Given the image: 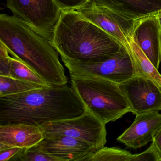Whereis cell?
Masks as SVG:
<instances>
[{
  "mask_svg": "<svg viewBox=\"0 0 161 161\" xmlns=\"http://www.w3.org/2000/svg\"><path fill=\"white\" fill-rule=\"evenodd\" d=\"M86 109L72 86H44L0 97V125L22 123L40 126L79 116Z\"/></svg>",
  "mask_w": 161,
  "mask_h": 161,
  "instance_id": "6da1fadb",
  "label": "cell"
},
{
  "mask_svg": "<svg viewBox=\"0 0 161 161\" xmlns=\"http://www.w3.org/2000/svg\"><path fill=\"white\" fill-rule=\"evenodd\" d=\"M0 42L13 57L24 63L50 85L67 84L59 53L51 42L14 16L0 15Z\"/></svg>",
  "mask_w": 161,
  "mask_h": 161,
  "instance_id": "7a4b0ae2",
  "label": "cell"
},
{
  "mask_svg": "<svg viewBox=\"0 0 161 161\" xmlns=\"http://www.w3.org/2000/svg\"><path fill=\"white\" fill-rule=\"evenodd\" d=\"M51 44L61 58L84 63L102 62L123 47L75 10L63 11Z\"/></svg>",
  "mask_w": 161,
  "mask_h": 161,
  "instance_id": "3957f363",
  "label": "cell"
},
{
  "mask_svg": "<svg viewBox=\"0 0 161 161\" xmlns=\"http://www.w3.org/2000/svg\"><path fill=\"white\" fill-rule=\"evenodd\" d=\"M71 86L90 111L105 124L131 112L119 84L98 77H70Z\"/></svg>",
  "mask_w": 161,
  "mask_h": 161,
  "instance_id": "277c9868",
  "label": "cell"
},
{
  "mask_svg": "<svg viewBox=\"0 0 161 161\" xmlns=\"http://www.w3.org/2000/svg\"><path fill=\"white\" fill-rule=\"evenodd\" d=\"M76 11L116 39L126 50L136 27L148 17L131 12L116 0H87Z\"/></svg>",
  "mask_w": 161,
  "mask_h": 161,
  "instance_id": "5b68a950",
  "label": "cell"
},
{
  "mask_svg": "<svg viewBox=\"0 0 161 161\" xmlns=\"http://www.w3.org/2000/svg\"><path fill=\"white\" fill-rule=\"evenodd\" d=\"M14 16L52 42L63 11L54 0H6Z\"/></svg>",
  "mask_w": 161,
  "mask_h": 161,
  "instance_id": "8992f818",
  "label": "cell"
},
{
  "mask_svg": "<svg viewBox=\"0 0 161 161\" xmlns=\"http://www.w3.org/2000/svg\"><path fill=\"white\" fill-rule=\"evenodd\" d=\"M106 124L92 113L86 109L79 116L63 120L47 122L40 126L44 139L60 136L74 137L85 141L96 150L106 144Z\"/></svg>",
  "mask_w": 161,
  "mask_h": 161,
  "instance_id": "52a82bcc",
  "label": "cell"
},
{
  "mask_svg": "<svg viewBox=\"0 0 161 161\" xmlns=\"http://www.w3.org/2000/svg\"><path fill=\"white\" fill-rule=\"evenodd\" d=\"M61 59L70 77H98L119 84L135 75L130 56L123 47L110 58L98 63Z\"/></svg>",
  "mask_w": 161,
  "mask_h": 161,
  "instance_id": "ba28073f",
  "label": "cell"
},
{
  "mask_svg": "<svg viewBox=\"0 0 161 161\" xmlns=\"http://www.w3.org/2000/svg\"><path fill=\"white\" fill-rule=\"evenodd\" d=\"M119 86L133 114L161 111V90L151 80L134 75Z\"/></svg>",
  "mask_w": 161,
  "mask_h": 161,
  "instance_id": "9c48e42d",
  "label": "cell"
},
{
  "mask_svg": "<svg viewBox=\"0 0 161 161\" xmlns=\"http://www.w3.org/2000/svg\"><path fill=\"white\" fill-rule=\"evenodd\" d=\"M161 128V114L157 111L136 115L130 126L117 140L130 148L137 149L152 142Z\"/></svg>",
  "mask_w": 161,
  "mask_h": 161,
  "instance_id": "30bf717a",
  "label": "cell"
},
{
  "mask_svg": "<svg viewBox=\"0 0 161 161\" xmlns=\"http://www.w3.org/2000/svg\"><path fill=\"white\" fill-rule=\"evenodd\" d=\"M158 14L142 20L133 35L134 40L157 69L161 63V27Z\"/></svg>",
  "mask_w": 161,
  "mask_h": 161,
  "instance_id": "8fae6325",
  "label": "cell"
},
{
  "mask_svg": "<svg viewBox=\"0 0 161 161\" xmlns=\"http://www.w3.org/2000/svg\"><path fill=\"white\" fill-rule=\"evenodd\" d=\"M40 126L22 123L0 125V150L9 148H27L44 140Z\"/></svg>",
  "mask_w": 161,
  "mask_h": 161,
  "instance_id": "7c38bea8",
  "label": "cell"
},
{
  "mask_svg": "<svg viewBox=\"0 0 161 161\" xmlns=\"http://www.w3.org/2000/svg\"><path fill=\"white\" fill-rule=\"evenodd\" d=\"M40 144L44 152L62 161H82L97 151L86 142L70 136L46 138Z\"/></svg>",
  "mask_w": 161,
  "mask_h": 161,
  "instance_id": "4fadbf2b",
  "label": "cell"
},
{
  "mask_svg": "<svg viewBox=\"0 0 161 161\" xmlns=\"http://www.w3.org/2000/svg\"><path fill=\"white\" fill-rule=\"evenodd\" d=\"M127 51L132 62L135 75L142 76L151 80L161 90V74L144 54L133 37Z\"/></svg>",
  "mask_w": 161,
  "mask_h": 161,
  "instance_id": "5bb4252c",
  "label": "cell"
},
{
  "mask_svg": "<svg viewBox=\"0 0 161 161\" xmlns=\"http://www.w3.org/2000/svg\"><path fill=\"white\" fill-rule=\"evenodd\" d=\"M44 86L12 77L0 76V97L24 93Z\"/></svg>",
  "mask_w": 161,
  "mask_h": 161,
  "instance_id": "9a60e30c",
  "label": "cell"
},
{
  "mask_svg": "<svg viewBox=\"0 0 161 161\" xmlns=\"http://www.w3.org/2000/svg\"><path fill=\"white\" fill-rule=\"evenodd\" d=\"M136 154L116 147H104L82 161H135Z\"/></svg>",
  "mask_w": 161,
  "mask_h": 161,
  "instance_id": "2e32d148",
  "label": "cell"
},
{
  "mask_svg": "<svg viewBox=\"0 0 161 161\" xmlns=\"http://www.w3.org/2000/svg\"><path fill=\"white\" fill-rule=\"evenodd\" d=\"M127 9L144 17L158 14L161 12V0H116Z\"/></svg>",
  "mask_w": 161,
  "mask_h": 161,
  "instance_id": "e0dca14e",
  "label": "cell"
},
{
  "mask_svg": "<svg viewBox=\"0 0 161 161\" xmlns=\"http://www.w3.org/2000/svg\"><path fill=\"white\" fill-rule=\"evenodd\" d=\"M10 77L35 83L45 86H52L24 63L14 57H12L11 60Z\"/></svg>",
  "mask_w": 161,
  "mask_h": 161,
  "instance_id": "ac0fdd59",
  "label": "cell"
},
{
  "mask_svg": "<svg viewBox=\"0 0 161 161\" xmlns=\"http://www.w3.org/2000/svg\"><path fill=\"white\" fill-rule=\"evenodd\" d=\"M11 161H62L43 151L40 143L27 148H23Z\"/></svg>",
  "mask_w": 161,
  "mask_h": 161,
  "instance_id": "d6986e66",
  "label": "cell"
},
{
  "mask_svg": "<svg viewBox=\"0 0 161 161\" xmlns=\"http://www.w3.org/2000/svg\"><path fill=\"white\" fill-rule=\"evenodd\" d=\"M6 46L0 42V76L10 77L12 58Z\"/></svg>",
  "mask_w": 161,
  "mask_h": 161,
  "instance_id": "ffe728a7",
  "label": "cell"
},
{
  "mask_svg": "<svg viewBox=\"0 0 161 161\" xmlns=\"http://www.w3.org/2000/svg\"><path fill=\"white\" fill-rule=\"evenodd\" d=\"M63 11H76L87 0H54Z\"/></svg>",
  "mask_w": 161,
  "mask_h": 161,
  "instance_id": "44dd1931",
  "label": "cell"
},
{
  "mask_svg": "<svg viewBox=\"0 0 161 161\" xmlns=\"http://www.w3.org/2000/svg\"><path fill=\"white\" fill-rule=\"evenodd\" d=\"M22 149V148L15 147L0 150V161H11V159Z\"/></svg>",
  "mask_w": 161,
  "mask_h": 161,
  "instance_id": "7402d4cb",
  "label": "cell"
},
{
  "mask_svg": "<svg viewBox=\"0 0 161 161\" xmlns=\"http://www.w3.org/2000/svg\"><path fill=\"white\" fill-rule=\"evenodd\" d=\"M152 143L157 151L161 161V128L155 134Z\"/></svg>",
  "mask_w": 161,
  "mask_h": 161,
  "instance_id": "603a6c76",
  "label": "cell"
},
{
  "mask_svg": "<svg viewBox=\"0 0 161 161\" xmlns=\"http://www.w3.org/2000/svg\"><path fill=\"white\" fill-rule=\"evenodd\" d=\"M157 16H158V18L159 19V22H160V26L161 27V12L158 14Z\"/></svg>",
  "mask_w": 161,
  "mask_h": 161,
  "instance_id": "cb8c5ba5",
  "label": "cell"
}]
</instances>
